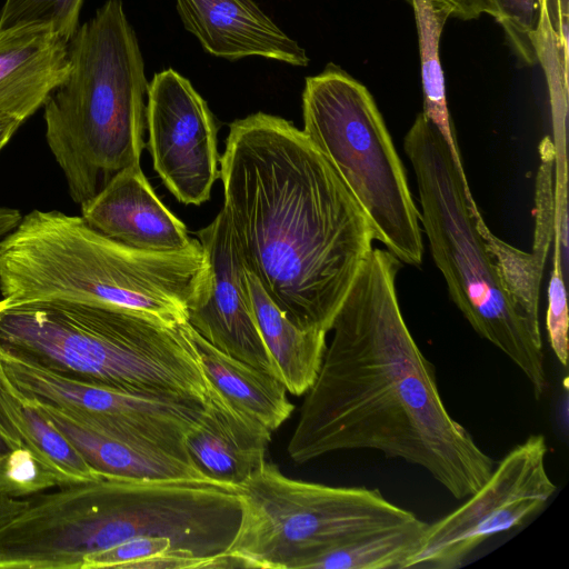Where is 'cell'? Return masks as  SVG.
Segmentation results:
<instances>
[{
  "instance_id": "cell-1",
  "label": "cell",
  "mask_w": 569,
  "mask_h": 569,
  "mask_svg": "<svg viewBox=\"0 0 569 569\" xmlns=\"http://www.w3.org/2000/svg\"><path fill=\"white\" fill-rule=\"evenodd\" d=\"M400 267L387 249L366 257L333 319L287 451L306 463L337 451L377 450L423 468L461 500L496 465L442 401L435 367L401 313Z\"/></svg>"
},
{
  "instance_id": "cell-2",
  "label": "cell",
  "mask_w": 569,
  "mask_h": 569,
  "mask_svg": "<svg viewBox=\"0 0 569 569\" xmlns=\"http://www.w3.org/2000/svg\"><path fill=\"white\" fill-rule=\"evenodd\" d=\"M219 164L246 268L291 322L328 333L373 248L363 211L305 132L278 116L231 122Z\"/></svg>"
},
{
  "instance_id": "cell-3",
  "label": "cell",
  "mask_w": 569,
  "mask_h": 569,
  "mask_svg": "<svg viewBox=\"0 0 569 569\" xmlns=\"http://www.w3.org/2000/svg\"><path fill=\"white\" fill-rule=\"evenodd\" d=\"M38 492L3 530L19 569H81L83 559L132 538L167 537L182 551L234 568L224 553L241 518L233 489L207 481L102 478Z\"/></svg>"
},
{
  "instance_id": "cell-4",
  "label": "cell",
  "mask_w": 569,
  "mask_h": 569,
  "mask_svg": "<svg viewBox=\"0 0 569 569\" xmlns=\"http://www.w3.org/2000/svg\"><path fill=\"white\" fill-rule=\"evenodd\" d=\"M208 282L198 239L178 251L142 250L102 234L81 216L37 209L0 239V295L9 303L61 299L182 323Z\"/></svg>"
},
{
  "instance_id": "cell-5",
  "label": "cell",
  "mask_w": 569,
  "mask_h": 569,
  "mask_svg": "<svg viewBox=\"0 0 569 569\" xmlns=\"http://www.w3.org/2000/svg\"><path fill=\"white\" fill-rule=\"evenodd\" d=\"M0 349L63 378L119 391L208 401L189 323L61 299H0Z\"/></svg>"
},
{
  "instance_id": "cell-6",
  "label": "cell",
  "mask_w": 569,
  "mask_h": 569,
  "mask_svg": "<svg viewBox=\"0 0 569 569\" xmlns=\"http://www.w3.org/2000/svg\"><path fill=\"white\" fill-rule=\"evenodd\" d=\"M69 71L48 97L46 140L79 206L146 148L149 82L122 0H107L68 42Z\"/></svg>"
},
{
  "instance_id": "cell-7",
  "label": "cell",
  "mask_w": 569,
  "mask_h": 569,
  "mask_svg": "<svg viewBox=\"0 0 569 569\" xmlns=\"http://www.w3.org/2000/svg\"><path fill=\"white\" fill-rule=\"evenodd\" d=\"M403 149L417 181L419 220L451 300L472 329L522 371L540 399L548 387L542 339L502 287L476 224L480 211L468 180L460 176L445 140L422 112L407 131Z\"/></svg>"
},
{
  "instance_id": "cell-8",
  "label": "cell",
  "mask_w": 569,
  "mask_h": 569,
  "mask_svg": "<svg viewBox=\"0 0 569 569\" xmlns=\"http://www.w3.org/2000/svg\"><path fill=\"white\" fill-rule=\"evenodd\" d=\"M302 131L330 163L381 242L400 262L419 266V210L402 161L368 89L329 63L307 77Z\"/></svg>"
},
{
  "instance_id": "cell-9",
  "label": "cell",
  "mask_w": 569,
  "mask_h": 569,
  "mask_svg": "<svg viewBox=\"0 0 569 569\" xmlns=\"http://www.w3.org/2000/svg\"><path fill=\"white\" fill-rule=\"evenodd\" d=\"M233 490L241 518L224 553L234 568L306 569L333 546L419 518L378 489L296 480L267 461Z\"/></svg>"
},
{
  "instance_id": "cell-10",
  "label": "cell",
  "mask_w": 569,
  "mask_h": 569,
  "mask_svg": "<svg viewBox=\"0 0 569 569\" xmlns=\"http://www.w3.org/2000/svg\"><path fill=\"white\" fill-rule=\"evenodd\" d=\"M0 362L9 382L24 399L51 407L102 436L159 447L191 462L184 439L202 419L208 401L77 382L1 349Z\"/></svg>"
},
{
  "instance_id": "cell-11",
  "label": "cell",
  "mask_w": 569,
  "mask_h": 569,
  "mask_svg": "<svg viewBox=\"0 0 569 569\" xmlns=\"http://www.w3.org/2000/svg\"><path fill=\"white\" fill-rule=\"evenodd\" d=\"M543 435L512 448L487 481L456 510L428 523L403 569H455L483 541L523 523L557 490L546 467Z\"/></svg>"
},
{
  "instance_id": "cell-12",
  "label": "cell",
  "mask_w": 569,
  "mask_h": 569,
  "mask_svg": "<svg viewBox=\"0 0 569 569\" xmlns=\"http://www.w3.org/2000/svg\"><path fill=\"white\" fill-rule=\"evenodd\" d=\"M147 130L153 169L174 198L193 206L210 200L220 158L214 117L192 83L172 68L149 82Z\"/></svg>"
},
{
  "instance_id": "cell-13",
  "label": "cell",
  "mask_w": 569,
  "mask_h": 569,
  "mask_svg": "<svg viewBox=\"0 0 569 569\" xmlns=\"http://www.w3.org/2000/svg\"><path fill=\"white\" fill-rule=\"evenodd\" d=\"M197 236L209 263V282L204 298L188 309L187 322L218 350L278 378L253 315L247 268L222 208Z\"/></svg>"
},
{
  "instance_id": "cell-14",
  "label": "cell",
  "mask_w": 569,
  "mask_h": 569,
  "mask_svg": "<svg viewBox=\"0 0 569 569\" xmlns=\"http://www.w3.org/2000/svg\"><path fill=\"white\" fill-rule=\"evenodd\" d=\"M80 208L89 226L132 248L178 251L196 240L158 198L140 163L116 172Z\"/></svg>"
},
{
  "instance_id": "cell-15",
  "label": "cell",
  "mask_w": 569,
  "mask_h": 569,
  "mask_svg": "<svg viewBox=\"0 0 569 569\" xmlns=\"http://www.w3.org/2000/svg\"><path fill=\"white\" fill-rule=\"evenodd\" d=\"M187 31L217 58L236 61L262 57L307 67L306 50L290 38L253 0H176Z\"/></svg>"
},
{
  "instance_id": "cell-16",
  "label": "cell",
  "mask_w": 569,
  "mask_h": 569,
  "mask_svg": "<svg viewBox=\"0 0 569 569\" xmlns=\"http://www.w3.org/2000/svg\"><path fill=\"white\" fill-rule=\"evenodd\" d=\"M68 42L44 24L0 30V120L21 123L43 107L69 71Z\"/></svg>"
},
{
  "instance_id": "cell-17",
  "label": "cell",
  "mask_w": 569,
  "mask_h": 569,
  "mask_svg": "<svg viewBox=\"0 0 569 569\" xmlns=\"http://www.w3.org/2000/svg\"><path fill=\"white\" fill-rule=\"evenodd\" d=\"M271 433L210 388L207 410L187 433L184 445L191 462L204 477L233 489L266 462Z\"/></svg>"
},
{
  "instance_id": "cell-18",
  "label": "cell",
  "mask_w": 569,
  "mask_h": 569,
  "mask_svg": "<svg viewBox=\"0 0 569 569\" xmlns=\"http://www.w3.org/2000/svg\"><path fill=\"white\" fill-rule=\"evenodd\" d=\"M27 401L60 430L88 465L103 478L136 481L193 480L219 485L204 477L192 462L162 448L102 436L51 407Z\"/></svg>"
},
{
  "instance_id": "cell-19",
  "label": "cell",
  "mask_w": 569,
  "mask_h": 569,
  "mask_svg": "<svg viewBox=\"0 0 569 569\" xmlns=\"http://www.w3.org/2000/svg\"><path fill=\"white\" fill-rule=\"evenodd\" d=\"M189 332L209 387L227 403L271 432L290 418L295 406L278 378L218 350L190 326Z\"/></svg>"
},
{
  "instance_id": "cell-20",
  "label": "cell",
  "mask_w": 569,
  "mask_h": 569,
  "mask_svg": "<svg viewBox=\"0 0 569 569\" xmlns=\"http://www.w3.org/2000/svg\"><path fill=\"white\" fill-rule=\"evenodd\" d=\"M246 279L257 326L279 380L293 396L307 393L322 363L327 332L299 328L273 303L248 269Z\"/></svg>"
},
{
  "instance_id": "cell-21",
  "label": "cell",
  "mask_w": 569,
  "mask_h": 569,
  "mask_svg": "<svg viewBox=\"0 0 569 569\" xmlns=\"http://www.w3.org/2000/svg\"><path fill=\"white\" fill-rule=\"evenodd\" d=\"M0 420L27 449L59 476L63 485L103 478L60 430L19 395L6 377L1 362Z\"/></svg>"
},
{
  "instance_id": "cell-22",
  "label": "cell",
  "mask_w": 569,
  "mask_h": 569,
  "mask_svg": "<svg viewBox=\"0 0 569 569\" xmlns=\"http://www.w3.org/2000/svg\"><path fill=\"white\" fill-rule=\"evenodd\" d=\"M415 12L421 63L423 116L445 140L460 176L468 180L450 120L443 71L439 58L441 32L450 13L430 0H410Z\"/></svg>"
},
{
  "instance_id": "cell-23",
  "label": "cell",
  "mask_w": 569,
  "mask_h": 569,
  "mask_svg": "<svg viewBox=\"0 0 569 569\" xmlns=\"http://www.w3.org/2000/svg\"><path fill=\"white\" fill-rule=\"evenodd\" d=\"M427 522L417 520L373 530L331 547L312 559L311 569H403L418 549Z\"/></svg>"
},
{
  "instance_id": "cell-24",
  "label": "cell",
  "mask_w": 569,
  "mask_h": 569,
  "mask_svg": "<svg viewBox=\"0 0 569 569\" xmlns=\"http://www.w3.org/2000/svg\"><path fill=\"white\" fill-rule=\"evenodd\" d=\"M475 219L508 298L530 329L541 336L539 298L546 261L495 236L481 214Z\"/></svg>"
},
{
  "instance_id": "cell-25",
  "label": "cell",
  "mask_w": 569,
  "mask_h": 569,
  "mask_svg": "<svg viewBox=\"0 0 569 569\" xmlns=\"http://www.w3.org/2000/svg\"><path fill=\"white\" fill-rule=\"evenodd\" d=\"M219 569L210 559L180 550L170 538L143 536L129 539L83 559L81 569Z\"/></svg>"
},
{
  "instance_id": "cell-26",
  "label": "cell",
  "mask_w": 569,
  "mask_h": 569,
  "mask_svg": "<svg viewBox=\"0 0 569 569\" xmlns=\"http://www.w3.org/2000/svg\"><path fill=\"white\" fill-rule=\"evenodd\" d=\"M516 52L528 64L536 63L542 39L552 24L548 0H483Z\"/></svg>"
},
{
  "instance_id": "cell-27",
  "label": "cell",
  "mask_w": 569,
  "mask_h": 569,
  "mask_svg": "<svg viewBox=\"0 0 569 569\" xmlns=\"http://www.w3.org/2000/svg\"><path fill=\"white\" fill-rule=\"evenodd\" d=\"M83 0H6L0 30L24 24H44L69 42L79 27Z\"/></svg>"
},
{
  "instance_id": "cell-28",
  "label": "cell",
  "mask_w": 569,
  "mask_h": 569,
  "mask_svg": "<svg viewBox=\"0 0 569 569\" xmlns=\"http://www.w3.org/2000/svg\"><path fill=\"white\" fill-rule=\"evenodd\" d=\"M566 263L561 250L553 247L552 270L548 284V308L546 329L550 347L558 361L567 367L568 363V307L565 286Z\"/></svg>"
},
{
  "instance_id": "cell-29",
  "label": "cell",
  "mask_w": 569,
  "mask_h": 569,
  "mask_svg": "<svg viewBox=\"0 0 569 569\" xmlns=\"http://www.w3.org/2000/svg\"><path fill=\"white\" fill-rule=\"evenodd\" d=\"M433 4L449 11L450 17L472 20L487 13L483 0H430Z\"/></svg>"
},
{
  "instance_id": "cell-30",
  "label": "cell",
  "mask_w": 569,
  "mask_h": 569,
  "mask_svg": "<svg viewBox=\"0 0 569 569\" xmlns=\"http://www.w3.org/2000/svg\"><path fill=\"white\" fill-rule=\"evenodd\" d=\"M28 505V497H11L0 492V530L19 516Z\"/></svg>"
},
{
  "instance_id": "cell-31",
  "label": "cell",
  "mask_w": 569,
  "mask_h": 569,
  "mask_svg": "<svg viewBox=\"0 0 569 569\" xmlns=\"http://www.w3.org/2000/svg\"><path fill=\"white\" fill-rule=\"evenodd\" d=\"M24 448L23 443L0 420V463L6 462L16 451Z\"/></svg>"
},
{
  "instance_id": "cell-32",
  "label": "cell",
  "mask_w": 569,
  "mask_h": 569,
  "mask_svg": "<svg viewBox=\"0 0 569 569\" xmlns=\"http://www.w3.org/2000/svg\"><path fill=\"white\" fill-rule=\"evenodd\" d=\"M21 122L13 119L0 120V151L9 142L14 132L19 129Z\"/></svg>"
},
{
  "instance_id": "cell-33",
  "label": "cell",
  "mask_w": 569,
  "mask_h": 569,
  "mask_svg": "<svg viewBox=\"0 0 569 569\" xmlns=\"http://www.w3.org/2000/svg\"><path fill=\"white\" fill-rule=\"evenodd\" d=\"M406 1H407V2L409 1V2H410V0H406Z\"/></svg>"
}]
</instances>
